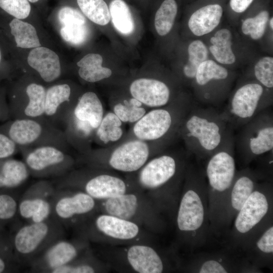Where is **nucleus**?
I'll return each instance as SVG.
<instances>
[{
	"label": "nucleus",
	"instance_id": "nucleus-41",
	"mask_svg": "<svg viewBox=\"0 0 273 273\" xmlns=\"http://www.w3.org/2000/svg\"><path fill=\"white\" fill-rule=\"evenodd\" d=\"M229 73L224 67L218 65L211 60H206L198 67L195 77L197 87L206 84L210 79H229Z\"/></svg>",
	"mask_w": 273,
	"mask_h": 273
},
{
	"label": "nucleus",
	"instance_id": "nucleus-25",
	"mask_svg": "<svg viewBox=\"0 0 273 273\" xmlns=\"http://www.w3.org/2000/svg\"><path fill=\"white\" fill-rule=\"evenodd\" d=\"M78 253L79 247L76 244L60 238L51 244L29 263L34 271L52 272L76 260Z\"/></svg>",
	"mask_w": 273,
	"mask_h": 273
},
{
	"label": "nucleus",
	"instance_id": "nucleus-4",
	"mask_svg": "<svg viewBox=\"0 0 273 273\" xmlns=\"http://www.w3.org/2000/svg\"><path fill=\"white\" fill-rule=\"evenodd\" d=\"M272 216V181L261 180L236 215L222 245L240 252L248 238Z\"/></svg>",
	"mask_w": 273,
	"mask_h": 273
},
{
	"label": "nucleus",
	"instance_id": "nucleus-16",
	"mask_svg": "<svg viewBox=\"0 0 273 273\" xmlns=\"http://www.w3.org/2000/svg\"><path fill=\"white\" fill-rule=\"evenodd\" d=\"M0 41L11 53L41 46L57 47L48 31L28 21L0 14Z\"/></svg>",
	"mask_w": 273,
	"mask_h": 273
},
{
	"label": "nucleus",
	"instance_id": "nucleus-26",
	"mask_svg": "<svg viewBox=\"0 0 273 273\" xmlns=\"http://www.w3.org/2000/svg\"><path fill=\"white\" fill-rule=\"evenodd\" d=\"M129 91L132 97L145 107L152 109L165 106L173 101L170 87L166 82L158 79H136L130 84Z\"/></svg>",
	"mask_w": 273,
	"mask_h": 273
},
{
	"label": "nucleus",
	"instance_id": "nucleus-27",
	"mask_svg": "<svg viewBox=\"0 0 273 273\" xmlns=\"http://www.w3.org/2000/svg\"><path fill=\"white\" fill-rule=\"evenodd\" d=\"M127 259L132 268L139 273H161L166 268L160 255L148 246H131L127 251Z\"/></svg>",
	"mask_w": 273,
	"mask_h": 273
},
{
	"label": "nucleus",
	"instance_id": "nucleus-12",
	"mask_svg": "<svg viewBox=\"0 0 273 273\" xmlns=\"http://www.w3.org/2000/svg\"><path fill=\"white\" fill-rule=\"evenodd\" d=\"M265 88L258 82H249L235 91L227 106L220 112L222 118L234 131L271 107L272 99L266 94L267 90Z\"/></svg>",
	"mask_w": 273,
	"mask_h": 273
},
{
	"label": "nucleus",
	"instance_id": "nucleus-6",
	"mask_svg": "<svg viewBox=\"0 0 273 273\" xmlns=\"http://www.w3.org/2000/svg\"><path fill=\"white\" fill-rule=\"evenodd\" d=\"M192 104L190 100L180 98L152 109L133 124L132 136L167 147L178 136L180 125Z\"/></svg>",
	"mask_w": 273,
	"mask_h": 273
},
{
	"label": "nucleus",
	"instance_id": "nucleus-8",
	"mask_svg": "<svg viewBox=\"0 0 273 273\" xmlns=\"http://www.w3.org/2000/svg\"><path fill=\"white\" fill-rule=\"evenodd\" d=\"M0 131L8 135L19 148L51 145L68 152L70 147L63 130L44 116L13 119L0 126Z\"/></svg>",
	"mask_w": 273,
	"mask_h": 273
},
{
	"label": "nucleus",
	"instance_id": "nucleus-10",
	"mask_svg": "<svg viewBox=\"0 0 273 273\" xmlns=\"http://www.w3.org/2000/svg\"><path fill=\"white\" fill-rule=\"evenodd\" d=\"M63 233V225L53 217L22 225L10 239L17 261L29 263L53 242L62 238Z\"/></svg>",
	"mask_w": 273,
	"mask_h": 273
},
{
	"label": "nucleus",
	"instance_id": "nucleus-9",
	"mask_svg": "<svg viewBox=\"0 0 273 273\" xmlns=\"http://www.w3.org/2000/svg\"><path fill=\"white\" fill-rule=\"evenodd\" d=\"M7 96L13 119L43 116L47 85L27 72L7 81Z\"/></svg>",
	"mask_w": 273,
	"mask_h": 273
},
{
	"label": "nucleus",
	"instance_id": "nucleus-23",
	"mask_svg": "<svg viewBox=\"0 0 273 273\" xmlns=\"http://www.w3.org/2000/svg\"><path fill=\"white\" fill-rule=\"evenodd\" d=\"M56 189L45 180L31 186L19 200L18 215L27 222H39L52 217V199Z\"/></svg>",
	"mask_w": 273,
	"mask_h": 273
},
{
	"label": "nucleus",
	"instance_id": "nucleus-24",
	"mask_svg": "<svg viewBox=\"0 0 273 273\" xmlns=\"http://www.w3.org/2000/svg\"><path fill=\"white\" fill-rule=\"evenodd\" d=\"M240 252L254 267L272 269L273 216L248 238Z\"/></svg>",
	"mask_w": 273,
	"mask_h": 273
},
{
	"label": "nucleus",
	"instance_id": "nucleus-50",
	"mask_svg": "<svg viewBox=\"0 0 273 273\" xmlns=\"http://www.w3.org/2000/svg\"><path fill=\"white\" fill-rule=\"evenodd\" d=\"M253 0H230L232 9L237 13L244 12L251 5Z\"/></svg>",
	"mask_w": 273,
	"mask_h": 273
},
{
	"label": "nucleus",
	"instance_id": "nucleus-13",
	"mask_svg": "<svg viewBox=\"0 0 273 273\" xmlns=\"http://www.w3.org/2000/svg\"><path fill=\"white\" fill-rule=\"evenodd\" d=\"M104 114L103 104L98 95L92 90L83 92L65 122L64 131L75 141L91 142Z\"/></svg>",
	"mask_w": 273,
	"mask_h": 273
},
{
	"label": "nucleus",
	"instance_id": "nucleus-42",
	"mask_svg": "<svg viewBox=\"0 0 273 273\" xmlns=\"http://www.w3.org/2000/svg\"><path fill=\"white\" fill-rule=\"evenodd\" d=\"M19 200L8 191L0 190V225L13 220L18 215Z\"/></svg>",
	"mask_w": 273,
	"mask_h": 273
},
{
	"label": "nucleus",
	"instance_id": "nucleus-30",
	"mask_svg": "<svg viewBox=\"0 0 273 273\" xmlns=\"http://www.w3.org/2000/svg\"><path fill=\"white\" fill-rule=\"evenodd\" d=\"M103 58L99 53L89 52L84 55L75 63L77 74L82 81L94 83L109 78L112 70L103 66Z\"/></svg>",
	"mask_w": 273,
	"mask_h": 273
},
{
	"label": "nucleus",
	"instance_id": "nucleus-34",
	"mask_svg": "<svg viewBox=\"0 0 273 273\" xmlns=\"http://www.w3.org/2000/svg\"><path fill=\"white\" fill-rule=\"evenodd\" d=\"M0 9L10 16L28 21L42 31H48L43 22L33 13L31 3L28 0H0Z\"/></svg>",
	"mask_w": 273,
	"mask_h": 273
},
{
	"label": "nucleus",
	"instance_id": "nucleus-35",
	"mask_svg": "<svg viewBox=\"0 0 273 273\" xmlns=\"http://www.w3.org/2000/svg\"><path fill=\"white\" fill-rule=\"evenodd\" d=\"M212 45L209 50L219 63L231 65L236 61V57L232 49V34L225 28L217 31L210 38Z\"/></svg>",
	"mask_w": 273,
	"mask_h": 273
},
{
	"label": "nucleus",
	"instance_id": "nucleus-21",
	"mask_svg": "<svg viewBox=\"0 0 273 273\" xmlns=\"http://www.w3.org/2000/svg\"><path fill=\"white\" fill-rule=\"evenodd\" d=\"M164 146L148 143L133 137L114 146L108 157V163L113 169L124 172L140 170L148 161L151 150L162 152Z\"/></svg>",
	"mask_w": 273,
	"mask_h": 273
},
{
	"label": "nucleus",
	"instance_id": "nucleus-52",
	"mask_svg": "<svg viewBox=\"0 0 273 273\" xmlns=\"http://www.w3.org/2000/svg\"><path fill=\"white\" fill-rule=\"evenodd\" d=\"M273 19L272 18H271V19L270 20V22H269V24H270V28H271V29H272L273 28Z\"/></svg>",
	"mask_w": 273,
	"mask_h": 273
},
{
	"label": "nucleus",
	"instance_id": "nucleus-47",
	"mask_svg": "<svg viewBox=\"0 0 273 273\" xmlns=\"http://www.w3.org/2000/svg\"><path fill=\"white\" fill-rule=\"evenodd\" d=\"M95 267L88 263L72 262L53 270L51 273H94Z\"/></svg>",
	"mask_w": 273,
	"mask_h": 273
},
{
	"label": "nucleus",
	"instance_id": "nucleus-46",
	"mask_svg": "<svg viewBox=\"0 0 273 273\" xmlns=\"http://www.w3.org/2000/svg\"><path fill=\"white\" fill-rule=\"evenodd\" d=\"M17 261L11 243L9 240H0V273L10 272L14 270Z\"/></svg>",
	"mask_w": 273,
	"mask_h": 273
},
{
	"label": "nucleus",
	"instance_id": "nucleus-40",
	"mask_svg": "<svg viewBox=\"0 0 273 273\" xmlns=\"http://www.w3.org/2000/svg\"><path fill=\"white\" fill-rule=\"evenodd\" d=\"M189 60L183 69L184 76L188 79H194L199 65L208 58V50L200 40L192 41L188 47Z\"/></svg>",
	"mask_w": 273,
	"mask_h": 273
},
{
	"label": "nucleus",
	"instance_id": "nucleus-43",
	"mask_svg": "<svg viewBox=\"0 0 273 273\" xmlns=\"http://www.w3.org/2000/svg\"><path fill=\"white\" fill-rule=\"evenodd\" d=\"M268 19V13L263 11L255 17L245 20L242 25V30L245 35H249L254 40L260 39L263 35Z\"/></svg>",
	"mask_w": 273,
	"mask_h": 273
},
{
	"label": "nucleus",
	"instance_id": "nucleus-49",
	"mask_svg": "<svg viewBox=\"0 0 273 273\" xmlns=\"http://www.w3.org/2000/svg\"><path fill=\"white\" fill-rule=\"evenodd\" d=\"M7 97L6 85L0 81V120H6L11 117Z\"/></svg>",
	"mask_w": 273,
	"mask_h": 273
},
{
	"label": "nucleus",
	"instance_id": "nucleus-20",
	"mask_svg": "<svg viewBox=\"0 0 273 273\" xmlns=\"http://www.w3.org/2000/svg\"><path fill=\"white\" fill-rule=\"evenodd\" d=\"M82 92L76 84L66 78L47 85L43 116L57 127H64Z\"/></svg>",
	"mask_w": 273,
	"mask_h": 273
},
{
	"label": "nucleus",
	"instance_id": "nucleus-5",
	"mask_svg": "<svg viewBox=\"0 0 273 273\" xmlns=\"http://www.w3.org/2000/svg\"><path fill=\"white\" fill-rule=\"evenodd\" d=\"M235 155L234 135L205 159L204 170L207 180L208 217L212 238L220 209L237 173Z\"/></svg>",
	"mask_w": 273,
	"mask_h": 273
},
{
	"label": "nucleus",
	"instance_id": "nucleus-11",
	"mask_svg": "<svg viewBox=\"0 0 273 273\" xmlns=\"http://www.w3.org/2000/svg\"><path fill=\"white\" fill-rule=\"evenodd\" d=\"M10 56L21 72L31 74L46 85L64 78L69 70L57 47L41 46Z\"/></svg>",
	"mask_w": 273,
	"mask_h": 273
},
{
	"label": "nucleus",
	"instance_id": "nucleus-48",
	"mask_svg": "<svg viewBox=\"0 0 273 273\" xmlns=\"http://www.w3.org/2000/svg\"><path fill=\"white\" fill-rule=\"evenodd\" d=\"M19 151L18 146L12 139L0 131V159L12 157Z\"/></svg>",
	"mask_w": 273,
	"mask_h": 273
},
{
	"label": "nucleus",
	"instance_id": "nucleus-29",
	"mask_svg": "<svg viewBox=\"0 0 273 273\" xmlns=\"http://www.w3.org/2000/svg\"><path fill=\"white\" fill-rule=\"evenodd\" d=\"M30 174L23 160L12 157L0 159V190L8 191L23 185Z\"/></svg>",
	"mask_w": 273,
	"mask_h": 273
},
{
	"label": "nucleus",
	"instance_id": "nucleus-37",
	"mask_svg": "<svg viewBox=\"0 0 273 273\" xmlns=\"http://www.w3.org/2000/svg\"><path fill=\"white\" fill-rule=\"evenodd\" d=\"M79 10L94 24L105 26L110 21L108 7L104 0H76Z\"/></svg>",
	"mask_w": 273,
	"mask_h": 273
},
{
	"label": "nucleus",
	"instance_id": "nucleus-18",
	"mask_svg": "<svg viewBox=\"0 0 273 273\" xmlns=\"http://www.w3.org/2000/svg\"><path fill=\"white\" fill-rule=\"evenodd\" d=\"M184 270L193 273H258L261 269L252 265L239 251L223 247L213 252L193 254Z\"/></svg>",
	"mask_w": 273,
	"mask_h": 273
},
{
	"label": "nucleus",
	"instance_id": "nucleus-3",
	"mask_svg": "<svg viewBox=\"0 0 273 273\" xmlns=\"http://www.w3.org/2000/svg\"><path fill=\"white\" fill-rule=\"evenodd\" d=\"M189 155L188 153H161L140 169L139 182L144 188L157 193L159 209L176 212Z\"/></svg>",
	"mask_w": 273,
	"mask_h": 273
},
{
	"label": "nucleus",
	"instance_id": "nucleus-33",
	"mask_svg": "<svg viewBox=\"0 0 273 273\" xmlns=\"http://www.w3.org/2000/svg\"><path fill=\"white\" fill-rule=\"evenodd\" d=\"M103 207L108 214L131 221L138 212L139 198L134 194L125 193L105 200Z\"/></svg>",
	"mask_w": 273,
	"mask_h": 273
},
{
	"label": "nucleus",
	"instance_id": "nucleus-1",
	"mask_svg": "<svg viewBox=\"0 0 273 273\" xmlns=\"http://www.w3.org/2000/svg\"><path fill=\"white\" fill-rule=\"evenodd\" d=\"M176 223L179 243L190 252L204 247L213 239L204 170L190 161L177 206Z\"/></svg>",
	"mask_w": 273,
	"mask_h": 273
},
{
	"label": "nucleus",
	"instance_id": "nucleus-28",
	"mask_svg": "<svg viewBox=\"0 0 273 273\" xmlns=\"http://www.w3.org/2000/svg\"><path fill=\"white\" fill-rule=\"evenodd\" d=\"M95 229L109 237L126 240L134 238L139 233L138 225L132 221L109 214H102L94 221Z\"/></svg>",
	"mask_w": 273,
	"mask_h": 273
},
{
	"label": "nucleus",
	"instance_id": "nucleus-7",
	"mask_svg": "<svg viewBox=\"0 0 273 273\" xmlns=\"http://www.w3.org/2000/svg\"><path fill=\"white\" fill-rule=\"evenodd\" d=\"M235 151L243 167L273 150V113L270 107L260 112L234 135Z\"/></svg>",
	"mask_w": 273,
	"mask_h": 273
},
{
	"label": "nucleus",
	"instance_id": "nucleus-17",
	"mask_svg": "<svg viewBox=\"0 0 273 273\" xmlns=\"http://www.w3.org/2000/svg\"><path fill=\"white\" fill-rule=\"evenodd\" d=\"M30 175L36 178H59L70 171L75 160L58 147L46 145L19 148Z\"/></svg>",
	"mask_w": 273,
	"mask_h": 273
},
{
	"label": "nucleus",
	"instance_id": "nucleus-44",
	"mask_svg": "<svg viewBox=\"0 0 273 273\" xmlns=\"http://www.w3.org/2000/svg\"><path fill=\"white\" fill-rule=\"evenodd\" d=\"M254 74L258 82L268 89L273 87V58L264 57L260 59L254 68Z\"/></svg>",
	"mask_w": 273,
	"mask_h": 273
},
{
	"label": "nucleus",
	"instance_id": "nucleus-14",
	"mask_svg": "<svg viewBox=\"0 0 273 273\" xmlns=\"http://www.w3.org/2000/svg\"><path fill=\"white\" fill-rule=\"evenodd\" d=\"M57 188L80 189L95 200H106L126 191L121 178L92 169L71 170L59 178Z\"/></svg>",
	"mask_w": 273,
	"mask_h": 273
},
{
	"label": "nucleus",
	"instance_id": "nucleus-22",
	"mask_svg": "<svg viewBox=\"0 0 273 273\" xmlns=\"http://www.w3.org/2000/svg\"><path fill=\"white\" fill-rule=\"evenodd\" d=\"M95 207V199L82 191L57 188L52 199V217L62 225H70Z\"/></svg>",
	"mask_w": 273,
	"mask_h": 273
},
{
	"label": "nucleus",
	"instance_id": "nucleus-31",
	"mask_svg": "<svg viewBox=\"0 0 273 273\" xmlns=\"http://www.w3.org/2000/svg\"><path fill=\"white\" fill-rule=\"evenodd\" d=\"M222 8L218 4L203 7L196 11L188 21L191 32L198 36L208 34L219 24L222 15Z\"/></svg>",
	"mask_w": 273,
	"mask_h": 273
},
{
	"label": "nucleus",
	"instance_id": "nucleus-32",
	"mask_svg": "<svg viewBox=\"0 0 273 273\" xmlns=\"http://www.w3.org/2000/svg\"><path fill=\"white\" fill-rule=\"evenodd\" d=\"M123 123L112 111L105 113L96 130L93 141L103 146L119 142L124 135Z\"/></svg>",
	"mask_w": 273,
	"mask_h": 273
},
{
	"label": "nucleus",
	"instance_id": "nucleus-38",
	"mask_svg": "<svg viewBox=\"0 0 273 273\" xmlns=\"http://www.w3.org/2000/svg\"><path fill=\"white\" fill-rule=\"evenodd\" d=\"M112 111L123 123L133 124L147 112V110L140 102L131 97L114 103Z\"/></svg>",
	"mask_w": 273,
	"mask_h": 273
},
{
	"label": "nucleus",
	"instance_id": "nucleus-45",
	"mask_svg": "<svg viewBox=\"0 0 273 273\" xmlns=\"http://www.w3.org/2000/svg\"><path fill=\"white\" fill-rule=\"evenodd\" d=\"M20 72L9 53L0 41V81H9Z\"/></svg>",
	"mask_w": 273,
	"mask_h": 273
},
{
	"label": "nucleus",
	"instance_id": "nucleus-19",
	"mask_svg": "<svg viewBox=\"0 0 273 273\" xmlns=\"http://www.w3.org/2000/svg\"><path fill=\"white\" fill-rule=\"evenodd\" d=\"M47 21L58 38L69 47L82 48L91 39L93 31L89 21L72 6H60Z\"/></svg>",
	"mask_w": 273,
	"mask_h": 273
},
{
	"label": "nucleus",
	"instance_id": "nucleus-2",
	"mask_svg": "<svg viewBox=\"0 0 273 273\" xmlns=\"http://www.w3.org/2000/svg\"><path fill=\"white\" fill-rule=\"evenodd\" d=\"M234 135V130L214 107L193 104L178 131L187 152L197 160H205Z\"/></svg>",
	"mask_w": 273,
	"mask_h": 273
},
{
	"label": "nucleus",
	"instance_id": "nucleus-39",
	"mask_svg": "<svg viewBox=\"0 0 273 273\" xmlns=\"http://www.w3.org/2000/svg\"><path fill=\"white\" fill-rule=\"evenodd\" d=\"M177 12L174 0H165L157 11L154 19L155 28L160 36L167 34L172 29Z\"/></svg>",
	"mask_w": 273,
	"mask_h": 273
},
{
	"label": "nucleus",
	"instance_id": "nucleus-15",
	"mask_svg": "<svg viewBox=\"0 0 273 273\" xmlns=\"http://www.w3.org/2000/svg\"><path fill=\"white\" fill-rule=\"evenodd\" d=\"M263 180L256 170L248 166L237 171L232 186L220 209L213 232V238L223 239L237 213L258 184Z\"/></svg>",
	"mask_w": 273,
	"mask_h": 273
},
{
	"label": "nucleus",
	"instance_id": "nucleus-36",
	"mask_svg": "<svg viewBox=\"0 0 273 273\" xmlns=\"http://www.w3.org/2000/svg\"><path fill=\"white\" fill-rule=\"evenodd\" d=\"M110 20L120 33L129 35L134 29V22L130 10L123 0H113L109 5Z\"/></svg>",
	"mask_w": 273,
	"mask_h": 273
},
{
	"label": "nucleus",
	"instance_id": "nucleus-51",
	"mask_svg": "<svg viewBox=\"0 0 273 273\" xmlns=\"http://www.w3.org/2000/svg\"><path fill=\"white\" fill-rule=\"evenodd\" d=\"M31 4H37L39 3L40 0H28Z\"/></svg>",
	"mask_w": 273,
	"mask_h": 273
}]
</instances>
